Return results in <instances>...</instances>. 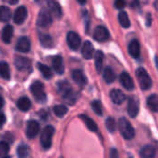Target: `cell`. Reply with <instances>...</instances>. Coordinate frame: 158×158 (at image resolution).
Listing matches in <instances>:
<instances>
[{
	"mask_svg": "<svg viewBox=\"0 0 158 158\" xmlns=\"http://www.w3.org/2000/svg\"><path fill=\"white\" fill-rule=\"evenodd\" d=\"M57 90H58L59 94H61V96L63 97L64 101L68 105L73 106L76 103V101H77L76 94L67 81H59L57 83Z\"/></svg>",
	"mask_w": 158,
	"mask_h": 158,
	"instance_id": "cell-1",
	"label": "cell"
},
{
	"mask_svg": "<svg viewBox=\"0 0 158 158\" xmlns=\"http://www.w3.org/2000/svg\"><path fill=\"white\" fill-rule=\"evenodd\" d=\"M118 129L123 136L124 139L126 140H131L135 136V131L131 124V122L126 118H121L118 121Z\"/></svg>",
	"mask_w": 158,
	"mask_h": 158,
	"instance_id": "cell-2",
	"label": "cell"
},
{
	"mask_svg": "<svg viewBox=\"0 0 158 158\" xmlns=\"http://www.w3.org/2000/svg\"><path fill=\"white\" fill-rule=\"evenodd\" d=\"M136 76L138 79L140 88L143 91H147L152 87V85H153L152 79L150 78L149 74L143 68H139L136 70Z\"/></svg>",
	"mask_w": 158,
	"mask_h": 158,
	"instance_id": "cell-3",
	"label": "cell"
},
{
	"mask_svg": "<svg viewBox=\"0 0 158 158\" xmlns=\"http://www.w3.org/2000/svg\"><path fill=\"white\" fill-rule=\"evenodd\" d=\"M31 92L34 96V99L39 103H44L46 101V94L44 92V86L41 81H34L31 85Z\"/></svg>",
	"mask_w": 158,
	"mask_h": 158,
	"instance_id": "cell-4",
	"label": "cell"
},
{
	"mask_svg": "<svg viewBox=\"0 0 158 158\" xmlns=\"http://www.w3.org/2000/svg\"><path fill=\"white\" fill-rule=\"evenodd\" d=\"M54 133H55V129L51 125L46 126L42 131L40 141H41V145L44 149H49L51 147Z\"/></svg>",
	"mask_w": 158,
	"mask_h": 158,
	"instance_id": "cell-5",
	"label": "cell"
},
{
	"mask_svg": "<svg viewBox=\"0 0 158 158\" xmlns=\"http://www.w3.org/2000/svg\"><path fill=\"white\" fill-rule=\"evenodd\" d=\"M53 21V18H52V14L51 12L45 8V7H43L39 14H38V17H37V25L39 27H47L49 26Z\"/></svg>",
	"mask_w": 158,
	"mask_h": 158,
	"instance_id": "cell-6",
	"label": "cell"
},
{
	"mask_svg": "<svg viewBox=\"0 0 158 158\" xmlns=\"http://www.w3.org/2000/svg\"><path fill=\"white\" fill-rule=\"evenodd\" d=\"M140 110V103L137 97L135 96H131L128 101V107L127 111L128 114L131 118H136L137 115L139 114Z\"/></svg>",
	"mask_w": 158,
	"mask_h": 158,
	"instance_id": "cell-7",
	"label": "cell"
},
{
	"mask_svg": "<svg viewBox=\"0 0 158 158\" xmlns=\"http://www.w3.org/2000/svg\"><path fill=\"white\" fill-rule=\"evenodd\" d=\"M109 31L104 26H97L94 31V38L97 42H106L109 39Z\"/></svg>",
	"mask_w": 158,
	"mask_h": 158,
	"instance_id": "cell-8",
	"label": "cell"
},
{
	"mask_svg": "<svg viewBox=\"0 0 158 158\" xmlns=\"http://www.w3.org/2000/svg\"><path fill=\"white\" fill-rule=\"evenodd\" d=\"M15 67L17 68L18 70L19 71H25L31 69V62L29 58L24 57V56H16L14 60Z\"/></svg>",
	"mask_w": 158,
	"mask_h": 158,
	"instance_id": "cell-9",
	"label": "cell"
},
{
	"mask_svg": "<svg viewBox=\"0 0 158 158\" xmlns=\"http://www.w3.org/2000/svg\"><path fill=\"white\" fill-rule=\"evenodd\" d=\"M67 42L71 50H77L81 46V37L75 31H69L67 35Z\"/></svg>",
	"mask_w": 158,
	"mask_h": 158,
	"instance_id": "cell-10",
	"label": "cell"
},
{
	"mask_svg": "<svg viewBox=\"0 0 158 158\" xmlns=\"http://www.w3.org/2000/svg\"><path fill=\"white\" fill-rule=\"evenodd\" d=\"M40 131V124L35 120H30L27 123L26 135L29 139H34Z\"/></svg>",
	"mask_w": 158,
	"mask_h": 158,
	"instance_id": "cell-11",
	"label": "cell"
},
{
	"mask_svg": "<svg viewBox=\"0 0 158 158\" xmlns=\"http://www.w3.org/2000/svg\"><path fill=\"white\" fill-rule=\"evenodd\" d=\"M16 50L21 53H28L31 50V41L26 36L18 39L16 44Z\"/></svg>",
	"mask_w": 158,
	"mask_h": 158,
	"instance_id": "cell-12",
	"label": "cell"
},
{
	"mask_svg": "<svg viewBox=\"0 0 158 158\" xmlns=\"http://www.w3.org/2000/svg\"><path fill=\"white\" fill-rule=\"evenodd\" d=\"M72 80L81 87H83L87 84V78L81 69H74L71 72Z\"/></svg>",
	"mask_w": 158,
	"mask_h": 158,
	"instance_id": "cell-13",
	"label": "cell"
},
{
	"mask_svg": "<svg viewBox=\"0 0 158 158\" xmlns=\"http://www.w3.org/2000/svg\"><path fill=\"white\" fill-rule=\"evenodd\" d=\"M26 18H27V8H26V6H19L15 10L14 16H13L15 23L22 24L24 22V20L26 19Z\"/></svg>",
	"mask_w": 158,
	"mask_h": 158,
	"instance_id": "cell-14",
	"label": "cell"
},
{
	"mask_svg": "<svg viewBox=\"0 0 158 158\" xmlns=\"http://www.w3.org/2000/svg\"><path fill=\"white\" fill-rule=\"evenodd\" d=\"M119 81H120V83L122 84V86L129 90V91H131L134 89V81L132 80V78L130 76L129 73L127 72H122L119 76Z\"/></svg>",
	"mask_w": 158,
	"mask_h": 158,
	"instance_id": "cell-15",
	"label": "cell"
},
{
	"mask_svg": "<svg viewBox=\"0 0 158 158\" xmlns=\"http://www.w3.org/2000/svg\"><path fill=\"white\" fill-rule=\"evenodd\" d=\"M110 99L111 101L116 104V105H121L124 103V101L126 100V95L125 94L118 90V89H114L110 92Z\"/></svg>",
	"mask_w": 158,
	"mask_h": 158,
	"instance_id": "cell-16",
	"label": "cell"
},
{
	"mask_svg": "<svg viewBox=\"0 0 158 158\" xmlns=\"http://www.w3.org/2000/svg\"><path fill=\"white\" fill-rule=\"evenodd\" d=\"M128 51L133 58H138L141 55V44L139 41L136 39L131 41L128 46Z\"/></svg>",
	"mask_w": 158,
	"mask_h": 158,
	"instance_id": "cell-17",
	"label": "cell"
},
{
	"mask_svg": "<svg viewBox=\"0 0 158 158\" xmlns=\"http://www.w3.org/2000/svg\"><path fill=\"white\" fill-rule=\"evenodd\" d=\"M52 66H53V69L55 70V72L56 74H63L65 71V67H64V62H63V58L60 56H56L53 60H52Z\"/></svg>",
	"mask_w": 158,
	"mask_h": 158,
	"instance_id": "cell-18",
	"label": "cell"
},
{
	"mask_svg": "<svg viewBox=\"0 0 158 158\" xmlns=\"http://www.w3.org/2000/svg\"><path fill=\"white\" fill-rule=\"evenodd\" d=\"M47 6L49 7V11L52 12V14L57 18L60 19L62 16V9L59 5V3L56 0H47Z\"/></svg>",
	"mask_w": 158,
	"mask_h": 158,
	"instance_id": "cell-19",
	"label": "cell"
},
{
	"mask_svg": "<svg viewBox=\"0 0 158 158\" xmlns=\"http://www.w3.org/2000/svg\"><path fill=\"white\" fill-rule=\"evenodd\" d=\"M17 106H18V108L20 111L27 112L31 107V100L28 97L22 96L19 99H18V101H17Z\"/></svg>",
	"mask_w": 158,
	"mask_h": 158,
	"instance_id": "cell-20",
	"label": "cell"
},
{
	"mask_svg": "<svg viewBox=\"0 0 158 158\" xmlns=\"http://www.w3.org/2000/svg\"><path fill=\"white\" fill-rule=\"evenodd\" d=\"M39 41L41 43V44L45 47V48H51L54 46V41L52 39V37L47 34V33H43V32H39Z\"/></svg>",
	"mask_w": 158,
	"mask_h": 158,
	"instance_id": "cell-21",
	"label": "cell"
},
{
	"mask_svg": "<svg viewBox=\"0 0 158 158\" xmlns=\"http://www.w3.org/2000/svg\"><path fill=\"white\" fill-rule=\"evenodd\" d=\"M81 54L82 56L85 59H91L94 56V46L91 44V42L86 41L83 45H82V49H81Z\"/></svg>",
	"mask_w": 158,
	"mask_h": 158,
	"instance_id": "cell-22",
	"label": "cell"
},
{
	"mask_svg": "<svg viewBox=\"0 0 158 158\" xmlns=\"http://www.w3.org/2000/svg\"><path fill=\"white\" fill-rule=\"evenodd\" d=\"M156 148L153 145H145L140 151V156L142 158H155Z\"/></svg>",
	"mask_w": 158,
	"mask_h": 158,
	"instance_id": "cell-23",
	"label": "cell"
},
{
	"mask_svg": "<svg viewBox=\"0 0 158 158\" xmlns=\"http://www.w3.org/2000/svg\"><path fill=\"white\" fill-rule=\"evenodd\" d=\"M14 30L11 25H6L2 31V40L5 44H10L12 37H13Z\"/></svg>",
	"mask_w": 158,
	"mask_h": 158,
	"instance_id": "cell-24",
	"label": "cell"
},
{
	"mask_svg": "<svg viewBox=\"0 0 158 158\" xmlns=\"http://www.w3.org/2000/svg\"><path fill=\"white\" fill-rule=\"evenodd\" d=\"M80 118L84 122V124L86 125V127L88 128V130L89 131H94V132H95V131H97V130H98V127H97V125H96V123L91 118H89L88 116H86V115H80Z\"/></svg>",
	"mask_w": 158,
	"mask_h": 158,
	"instance_id": "cell-25",
	"label": "cell"
},
{
	"mask_svg": "<svg viewBox=\"0 0 158 158\" xmlns=\"http://www.w3.org/2000/svg\"><path fill=\"white\" fill-rule=\"evenodd\" d=\"M103 78L105 80V81L108 84L112 83L115 79H116V75H115V72L114 70L112 69V68L110 67H106L105 69H104V72H103Z\"/></svg>",
	"mask_w": 158,
	"mask_h": 158,
	"instance_id": "cell-26",
	"label": "cell"
},
{
	"mask_svg": "<svg viewBox=\"0 0 158 158\" xmlns=\"http://www.w3.org/2000/svg\"><path fill=\"white\" fill-rule=\"evenodd\" d=\"M103 61H104V53L100 50L96 51L94 55V63H95V69L98 73L102 71L103 69Z\"/></svg>",
	"mask_w": 158,
	"mask_h": 158,
	"instance_id": "cell-27",
	"label": "cell"
},
{
	"mask_svg": "<svg viewBox=\"0 0 158 158\" xmlns=\"http://www.w3.org/2000/svg\"><path fill=\"white\" fill-rule=\"evenodd\" d=\"M147 106L149 107V109L155 113H156L158 111V98L157 94H151L148 99H147Z\"/></svg>",
	"mask_w": 158,
	"mask_h": 158,
	"instance_id": "cell-28",
	"label": "cell"
},
{
	"mask_svg": "<svg viewBox=\"0 0 158 158\" xmlns=\"http://www.w3.org/2000/svg\"><path fill=\"white\" fill-rule=\"evenodd\" d=\"M0 76L8 81L10 80V69H9V66L6 62L2 61L0 62Z\"/></svg>",
	"mask_w": 158,
	"mask_h": 158,
	"instance_id": "cell-29",
	"label": "cell"
},
{
	"mask_svg": "<svg viewBox=\"0 0 158 158\" xmlns=\"http://www.w3.org/2000/svg\"><path fill=\"white\" fill-rule=\"evenodd\" d=\"M11 18V10L8 6H0V20L3 22H6Z\"/></svg>",
	"mask_w": 158,
	"mask_h": 158,
	"instance_id": "cell-30",
	"label": "cell"
},
{
	"mask_svg": "<svg viewBox=\"0 0 158 158\" xmlns=\"http://www.w3.org/2000/svg\"><path fill=\"white\" fill-rule=\"evenodd\" d=\"M37 68L40 70V72L42 73V75L44 76V78L49 80V79H51L53 77V72H52V70H51V69L49 67H47V66H45V65H44L42 63H38Z\"/></svg>",
	"mask_w": 158,
	"mask_h": 158,
	"instance_id": "cell-31",
	"label": "cell"
},
{
	"mask_svg": "<svg viewBox=\"0 0 158 158\" xmlns=\"http://www.w3.org/2000/svg\"><path fill=\"white\" fill-rule=\"evenodd\" d=\"M118 21L123 28H129L131 26L130 19L125 11H120V13L118 14Z\"/></svg>",
	"mask_w": 158,
	"mask_h": 158,
	"instance_id": "cell-32",
	"label": "cell"
},
{
	"mask_svg": "<svg viewBox=\"0 0 158 158\" xmlns=\"http://www.w3.org/2000/svg\"><path fill=\"white\" fill-rule=\"evenodd\" d=\"M53 111L55 113V115L58 118H63L66 116V114L68 113L69 109L67 106H63V105H57V106H55L54 108H53Z\"/></svg>",
	"mask_w": 158,
	"mask_h": 158,
	"instance_id": "cell-33",
	"label": "cell"
},
{
	"mask_svg": "<svg viewBox=\"0 0 158 158\" xmlns=\"http://www.w3.org/2000/svg\"><path fill=\"white\" fill-rule=\"evenodd\" d=\"M29 147L25 144H20L17 148V156L19 158H26L29 156Z\"/></svg>",
	"mask_w": 158,
	"mask_h": 158,
	"instance_id": "cell-34",
	"label": "cell"
},
{
	"mask_svg": "<svg viewBox=\"0 0 158 158\" xmlns=\"http://www.w3.org/2000/svg\"><path fill=\"white\" fill-rule=\"evenodd\" d=\"M106 127L107 129V131L111 133L115 132L116 130H117V123H116V120L114 118L112 117H109L106 118Z\"/></svg>",
	"mask_w": 158,
	"mask_h": 158,
	"instance_id": "cell-35",
	"label": "cell"
},
{
	"mask_svg": "<svg viewBox=\"0 0 158 158\" xmlns=\"http://www.w3.org/2000/svg\"><path fill=\"white\" fill-rule=\"evenodd\" d=\"M92 108L94 110V112L98 115V116H102L103 115V108H102V104L100 101L98 100H94L92 103Z\"/></svg>",
	"mask_w": 158,
	"mask_h": 158,
	"instance_id": "cell-36",
	"label": "cell"
},
{
	"mask_svg": "<svg viewBox=\"0 0 158 158\" xmlns=\"http://www.w3.org/2000/svg\"><path fill=\"white\" fill-rule=\"evenodd\" d=\"M9 152V144L5 142L2 141L0 142V156H5L6 155H7V153Z\"/></svg>",
	"mask_w": 158,
	"mask_h": 158,
	"instance_id": "cell-37",
	"label": "cell"
},
{
	"mask_svg": "<svg viewBox=\"0 0 158 158\" xmlns=\"http://www.w3.org/2000/svg\"><path fill=\"white\" fill-rule=\"evenodd\" d=\"M115 6L118 9H122L126 6V1L125 0H116L115 1Z\"/></svg>",
	"mask_w": 158,
	"mask_h": 158,
	"instance_id": "cell-38",
	"label": "cell"
},
{
	"mask_svg": "<svg viewBox=\"0 0 158 158\" xmlns=\"http://www.w3.org/2000/svg\"><path fill=\"white\" fill-rule=\"evenodd\" d=\"M110 158H119L118 152L117 149H115V148L111 149V151H110Z\"/></svg>",
	"mask_w": 158,
	"mask_h": 158,
	"instance_id": "cell-39",
	"label": "cell"
},
{
	"mask_svg": "<svg viewBox=\"0 0 158 158\" xmlns=\"http://www.w3.org/2000/svg\"><path fill=\"white\" fill-rule=\"evenodd\" d=\"M6 123V116L3 113H0V129L5 125Z\"/></svg>",
	"mask_w": 158,
	"mask_h": 158,
	"instance_id": "cell-40",
	"label": "cell"
},
{
	"mask_svg": "<svg viewBox=\"0 0 158 158\" xmlns=\"http://www.w3.org/2000/svg\"><path fill=\"white\" fill-rule=\"evenodd\" d=\"M152 24V16L151 14L147 15V26H150Z\"/></svg>",
	"mask_w": 158,
	"mask_h": 158,
	"instance_id": "cell-41",
	"label": "cell"
},
{
	"mask_svg": "<svg viewBox=\"0 0 158 158\" xmlns=\"http://www.w3.org/2000/svg\"><path fill=\"white\" fill-rule=\"evenodd\" d=\"M131 6L132 7H138L139 6V0H133L131 3Z\"/></svg>",
	"mask_w": 158,
	"mask_h": 158,
	"instance_id": "cell-42",
	"label": "cell"
},
{
	"mask_svg": "<svg viewBox=\"0 0 158 158\" xmlns=\"http://www.w3.org/2000/svg\"><path fill=\"white\" fill-rule=\"evenodd\" d=\"M10 5H16L18 2H19V0H6Z\"/></svg>",
	"mask_w": 158,
	"mask_h": 158,
	"instance_id": "cell-43",
	"label": "cell"
},
{
	"mask_svg": "<svg viewBox=\"0 0 158 158\" xmlns=\"http://www.w3.org/2000/svg\"><path fill=\"white\" fill-rule=\"evenodd\" d=\"M77 2H78L79 4H81V5H84V4L87 2V0H77Z\"/></svg>",
	"mask_w": 158,
	"mask_h": 158,
	"instance_id": "cell-44",
	"label": "cell"
},
{
	"mask_svg": "<svg viewBox=\"0 0 158 158\" xmlns=\"http://www.w3.org/2000/svg\"><path fill=\"white\" fill-rule=\"evenodd\" d=\"M3 105H4V100H3V98H2V96L0 95V109L2 108V106H3Z\"/></svg>",
	"mask_w": 158,
	"mask_h": 158,
	"instance_id": "cell-45",
	"label": "cell"
},
{
	"mask_svg": "<svg viewBox=\"0 0 158 158\" xmlns=\"http://www.w3.org/2000/svg\"><path fill=\"white\" fill-rule=\"evenodd\" d=\"M2 158H10V157H9V156H3Z\"/></svg>",
	"mask_w": 158,
	"mask_h": 158,
	"instance_id": "cell-46",
	"label": "cell"
},
{
	"mask_svg": "<svg viewBox=\"0 0 158 158\" xmlns=\"http://www.w3.org/2000/svg\"><path fill=\"white\" fill-rule=\"evenodd\" d=\"M36 1H39V0H36Z\"/></svg>",
	"mask_w": 158,
	"mask_h": 158,
	"instance_id": "cell-47",
	"label": "cell"
}]
</instances>
